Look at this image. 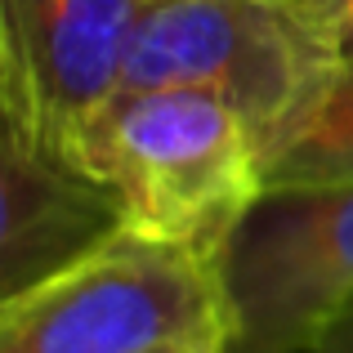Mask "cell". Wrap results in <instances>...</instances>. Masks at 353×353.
I'll return each instance as SVG.
<instances>
[{
    "label": "cell",
    "mask_w": 353,
    "mask_h": 353,
    "mask_svg": "<svg viewBox=\"0 0 353 353\" xmlns=\"http://www.w3.org/2000/svg\"><path fill=\"white\" fill-rule=\"evenodd\" d=\"M77 170L121 201L130 228L215 250L264 188V148L206 90H121L85 125Z\"/></svg>",
    "instance_id": "6da1fadb"
},
{
    "label": "cell",
    "mask_w": 353,
    "mask_h": 353,
    "mask_svg": "<svg viewBox=\"0 0 353 353\" xmlns=\"http://www.w3.org/2000/svg\"><path fill=\"white\" fill-rule=\"evenodd\" d=\"M228 353L215 250L121 228L0 304V353Z\"/></svg>",
    "instance_id": "7a4b0ae2"
},
{
    "label": "cell",
    "mask_w": 353,
    "mask_h": 353,
    "mask_svg": "<svg viewBox=\"0 0 353 353\" xmlns=\"http://www.w3.org/2000/svg\"><path fill=\"white\" fill-rule=\"evenodd\" d=\"M215 273L228 353H313L353 309V183H264Z\"/></svg>",
    "instance_id": "3957f363"
},
{
    "label": "cell",
    "mask_w": 353,
    "mask_h": 353,
    "mask_svg": "<svg viewBox=\"0 0 353 353\" xmlns=\"http://www.w3.org/2000/svg\"><path fill=\"white\" fill-rule=\"evenodd\" d=\"M331 72V32L282 0H152L121 90H206L233 103L264 148Z\"/></svg>",
    "instance_id": "277c9868"
},
{
    "label": "cell",
    "mask_w": 353,
    "mask_h": 353,
    "mask_svg": "<svg viewBox=\"0 0 353 353\" xmlns=\"http://www.w3.org/2000/svg\"><path fill=\"white\" fill-rule=\"evenodd\" d=\"M152 0H0L5 134L77 165L85 125L125 85Z\"/></svg>",
    "instance_id": "5b68a950"
},
{
    "label": "cell",
    "mask_w": 353,
    "mask_h": 353,
    "mask_svg": "<svg viewBox=\"0 0 353 353\" xmlns=\"http://www.w3.org/2000/svg\"><path fill=\"white\" fill-rule=\"evenodd\" d=\"M5 224H0V304L18 300L117 237L125 210L94 174L5 134Z\"/></svg>",
    "instance_id": "8992f818"
},
{
    "label": "cell",
    "mask_w": 353,
    "mask_h": 353,
    "mask_svg": "<svg viewBox=\"0 0 353 353\" xmlns=\"http://www.w3.org/2000/svg\"><path fill=\"white\" fill-rule=\"evenodd\" d=\"M264 183H353V63L264 143Z\"/></svg>",
    "instance_id": "52a82bcc"
},
{
    "label": "cell",
    "mask_w": 353,
    "mask_h": 353,
    "mask_svg": "<svg viewBox=\"0 0 353 353\" xmlns=\"http://www.w3.org/2000/svg\"><path fill=\"white\" fill-rule=\"evenodd\" d=\"M282 5L295 9V14H304L309 23H318V27H327V32H331V23H336L340 14H349L353 0H282Z\"/></svg>",
    "instance_id": "ba28073f"
},
{
    "label": "cell",
    "mask_w": 353,
    "mask_h": 353,
    "mask_svg": "<svg viewBox=\"0 0 353 353\" xmlns=\"http://www.w3.org/2000/svg\"><path fill=\"white\" fill-rule=\"evenodd\" d=\"M331 50H336V63H353V9L331 23Z\"/></svg>",
    "instance_id": "9c48e42d"
},
{
    "label": "cell",
    "mask_w": 353,
    "mask_h": 353,
    "mask_svg": "<svg viewBox=\"0 0 353 353\" xmlns=\"http://www.w3.org/2000/svg\"><path fill=\"white\" fill-rule=\"evenodd\" d=\"M313 353H353V309L345 313V322H340V327L331 331V336L322 340Z\"/></svg>",
    "instance_id": "30bf717a"
},
{
    "label": "cell",
    "mask_w": 353,
    "mask_h": 353,
    "mask_svg": "<svg viewBox=\"0 0 353 353\" xmlns=\"http://www.w3.org/2000/svg\"><path fill=\"white\" fill-rule=\"evenodd\" d=\"M165 353H197V349H165Z\"/></svg>",
    "instance_id": "8fae6325"
}]
</instances>
